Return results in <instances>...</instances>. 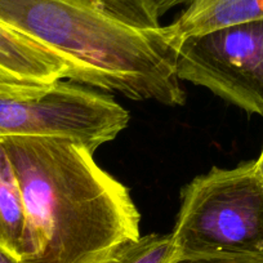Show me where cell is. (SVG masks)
I'll list each match as a JSON object with an SVG mask.
<instances>
[{"label":"cell","mask_w":263,"mask_h":263,"mask_svg":"<svg viewBox=\"0 0 263 263\" xmlns=\"http://www.w3.org/2000/svg\"><path fill=\"white\" fill-rule=\"evenodd\" d=\"M0 25L60 58L71 82L133 101L186 102L154 0H0Z\"/></svg>","instance_id":"obj_1"},{"label":"cell","mask_w":263,"mask_h":263,"mask_svg":"<svg viewBox=\"0 0 263 263\" xmlns=\"http://www.w3.org/2000/svg\"><path fill=\"white\" fill-rule=\"evenodd\" d=\"M25 209L21 263H111L141 237L125 184L62 137H4Z\"/></svg>","instance_id":"obj_2"},{"label":"cell","mask_w":263,"mask_h":263,"mask_svg":"<svg viewBox=\"0 0 263 263\" xmlns=\"http://www.w3.org/2000/svg\"><path fill=\"white\" fill-rule=\"evenodd\" d=\"M172 235L178 259L263 254V179L255 160L213 166L190 181Z\"/></svg>","instance_id":"obj_3"},{"label":"cell","mask_w":263,"mask_h":263,"mask_svg":"<svg viewBox=\"0 0 263 263\" xmlns=\"http://www.w3.org/2000/svg\"><path fill=\"white\" fill-rule=\"evenodd\" d=\"M128 111L106 93L60 80L29 98L0 96V138L62 137L96 153L128 126Z\"/></svg>","instance_id":"obj_4"},{"label":"cell","mask_w":263,"mask_h":263,"mask_svg":"<svg viewBox=\"0 0 263 263\" xmlns=\"http://www.w3.org/2000/svg\"><path fill=\"white\" fill-rule=\"evenodd\" d=\"M176 52L181 82L263 118V20L190 35Z\"/></svg>","instance_id":"obj_5"},{"label":"cell","mask_w":263,"mask_h":263,"mask_svg":"<svg viewBox=\"0 0 263 263\" xmlns=\"http://www.w3.org/2000/svg\"><path fill=\"white\" fill-rule=\"evenodd\" d=\"M62 79L67 69L60 58L0 25V96L35 97Z\"/></svg>","instance_id":"obj_6"},{"label":"cell","mask_w":263,"mask_h":263,"mask_svg":"<svg viewBox=\"0 0 263 263\" xmlns=\"http://www.w3.org/2000/svg\"><path fill=\"white\" fill-rule=\"evenodd\" d=\"M25 209L13 164L0 138V247L24 257Z\"/></svg>","instance_id":"obj_7"},{"label":"cell","mask_w":263,"mask_h":263,"mask_svg":"<svg viewBox=\"0 0 263 263\" xmlns=\"http://www.w3.org/2000/svg\"><path fill=\"white\" fill-rule=\"evenodd\" d=\"M178 259L172 234H148L126 245L111 263H174Z\"/></svg>","instance_id":"obj_8"},{"label":"cell","mask_w":263,"mask_h":263,"mask_svg":"<svg viewBox=\"0 0 263 263\" xmlns=\"http://www.w3.org/2000/svg\"><path fill=\"white\" fill-rule=\"evenodd\" d=\"M174 263H263V254L222 255V257L181 258Z\"/></svg>","instance_id":"obj_9"},{"label":"cell","mask_w":263,"mask_h":263,"mask_svg":"<svg viewBox=\"0 0 263 263\" xmlns=\"http://www.w3.org/2000/svg\"><path fill=\"white\" fill-rule=\"evenodd\" d=\"M195 0H154L156 8H158L159 14L164 16L165 13H168L171 9L178 8V7H183L186 8L187 6H190L191 3H194Z\"/></svg>","instance_id":"obj_10"},{"label":"cell","mask_w":263,"mask_h":263,"mask_svg":"<svg viewBox=\"0 0 263 263\" xmlns=\"http://www.w3.org/2000/svg\"><path fill=\"white\" fill-rule=\"evenodd\" d=\"M0 263H21V260L14 257L12 253L0 247Z\"/></svg>","instance_id":"obj_11"},{"label":"cell","mask_w":263,"mask_h":263,"mask_svg":"<svg viewBox=\"0 0 263 263\" xmlns=\"http://www.w3.org/2000/svg\"><path fill=\"white\" fill-rule=\"evenodd\" d=\"M255 166H257L258 173H259V176L262 177L263 179V147H262V151H260L259 156H258V159L255 160Z\"/></svg>","instance_id":"obj_12"}]
</instances>
